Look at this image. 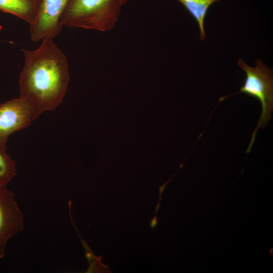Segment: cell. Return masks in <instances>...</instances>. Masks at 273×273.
<instances>
[{
    "label": "cell",
    "instance_id": "obj_1",
    "mask_svg": "<svg viewBox=\"0 0 273 273\" xmlns=\"http://www.w3.org/2000/svg\"><path fill=\"white\" fill-rule=\"evenodd\" d=\"M54 38H44L34 50L21 49L24 64L19 78L20 96L31 105L34 120L60 105L70 80L67 58Z\"/></svg>",
    "mask_w": 273,
    "mask_h": 273
},
{
    "label": "cell",
    "instance_id": "obj_2",
    "mask_svg": "<svg viewBox=\"0 0 273 273\" xmlns=\"http://www.w3.org/2000/svg\"><path fill=\"white\" fill-rule=\"evenodd\" d=\"M127 0H69L61 18V24L70 28L111 30Z\"/></svg>",
    "mask_w": 273,
    "mask_h": 273
},
{
    "label": "cell",
    "instance_id": "obj_3",
    "mask_svg": "<svg viewBox=\"0 0 273 273\" xmlns=\"http://www.w3.org/2000/svg\"><path fill=\"white\" fill-rule=\"evenodd\" d=\"M256 66H248L242 59L238 61L239 66L245 72L246 77L243 85L238 93L246 94L257 99L261 105V114L254 129L246 151H251L258 128L265 127L272 117L273 111V79L272 69L267 68L260 59L256 60Z\"/></svg>",
    "mask_w": 273,
    "mask_h": 273
},
{
    "label": "cell",
    "instance_id": "obj_4",
    "mask_svg": "<svg viewBox=\"0 0 273 273\" xmlns=\"http://www.w3.org/2000/svg\"><path fill=\"white\" fill-rule=\"evenodd\" d=\"M33 120L32 107L20 96L0 104V151L7 153V143L14 132L29 126Z\"/></svg>",
    "mask_w": 273,
    "mask_h": 273
},
{
    "label": "cell",
    "instance_id": "obj_5",
    "mask_svg": "<svg viewBox=\"0 0 273 273\" xmlns=\"http://www.w3.org/2000/svg\"><path fill=\"white\" fill-rule=\"evenodd\" d=\"M69 0H39L33 22L29 24L32 41L37 42L50 36L55 38L62 30L61 18Z\"/></svg>",
    "mask_w": 273,
    "mask_h": 273
},
{
    "label": "cell",
    "instance_id": "obj_6",
    "mask_svg": "<svg viewBox=\"0 0 273 273\" xmlns=\"http://www.w3.org/2000/svg\"><path fill=\"white\" fill-rule=\"evenodd\" d=\"M24 228L22 213L13 192L0 186V258L6 255L9 240Z\"/></svg>",
    "mask_w": 273,
    "mask_h": 273
},
{
    "label": "cell",
    "instance_id": "obj_7",
    "mask_svg": "<svg viewBox=\"0 0 273 273\" xmlns=\"http://www.w3.org/2000/svg\"><path fill=\"white\" fill-rule=\"evenodd\" d=\"M39 0H0V11L12 14L29 24L36 15Z\"/></svg>",
    "mask_w": 273,
    "mask_h": 273
},
{
    "label": "cell",
    "instance_id": "obj_8",
    "mask_svg": "<svg viewBox=\"0 0 273 273\" xmlns=\"http://www.w3.org/2000/svg\"><path fill=\"white\" fill-rule=\"evenodd\" d=\"M181 3L188 12L196 20L200 31V39L206 38L204 30V20L209 7L221 0H177Z\"/></svg>",
    "mask_w": 273,
    "mask_h": 273
},
{
    "label": "cell",
    "instance_id": "obj_9",
    "mask_svg": "<svg viewBox=\"0 0 273 273\" xmlns=\"http://www.w3.org/2000/svg\"><path fill=\"white\" fill-rule=\"evenodd\" d=\"M16 171V162L7 153L0 151V186L7 187Z\"/></svg>",
    "mask_w": 273,
    "mask_h": 273
}]
</instances>
